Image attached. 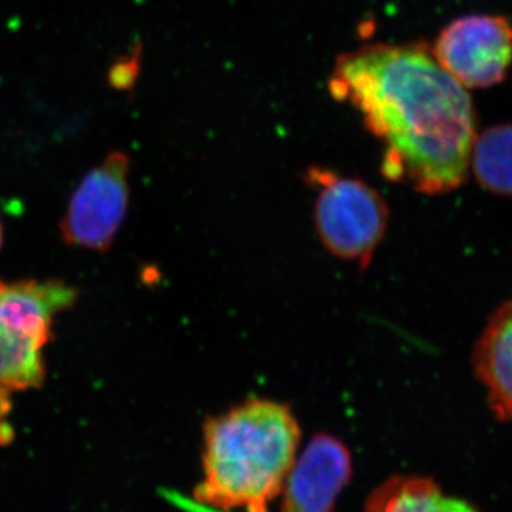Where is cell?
Listing matches in <instances>:
<instances>
[{
  "label": "cell",
  "mask_w": 512,
  "mask_h": 512,
  "mask_svg": "<svg viewBox=\"0 0 512 512\" xmlns=\"http://www.w3.org/2000/svg\"><path fill=\"white\" fill-rule=\"evenodd\" d=\"M478 379L495 416L512 423V301L491 316L474 352Z\"/></svg>",
  "instance_id": "obj_8"
},
{
  "label": "cell",
  "mask_w": 512,
  "mask_h": 512,
  "mask_svg": "<svg viewBox=\"0 0 512 512\" xmlns=\"http://www.w3.org/2000/svg\"><path fill=\"white\" fill-rule=\"evenodd\" d=\"M130 158L111 151L99 167L84 175L60 221V234L70 247L107 251L126 220L130 202Z\"/></svg>",
  "instance_id": "obj_5"
},
{
  "label": "cell",
  "mask_w": 512,
  "mask_h": 512,
  "mask_svg": "<svg viewBox=\"0 0 512 512\" xmlns=\"http://www.w3.org/2000/svg\"><path fill=\"white\" fill-rule=\"evenodd\" d=\"M352 471L349 448L330 434H316L286 476L281 512H333Z\"/></svg>",
  "instance_id": "obj_7"
},
{
  "label": "cell",
  "mask_w": 512,
  "mask_h": 512,
  "mask_svg": "<svg viewBox=\"0 0 512 512\" xmlns=\"http://www.w3.org/2000/svg\"><path fill=\"white\" fill-rule=\"evenodd\" d=\"M76 288L59 279L8 282L0 279V399L45 382L43 350L53 319L72 308Z\"/></svg>",
  "instance_id": "obj_3"
},
{
  "label": "cell",
  "mask_w": 512,
  "mask_h": 512,
  "mask_svg": "<svg viewBox=\"0 0 512 512\" xmlns=\"http://www.w3.org/2000/svg\"><path fill=\"white\" fill-rule=\"evenodd\" d=\"M141 60H143V45L140 42L134 46L130 55L114 60L107 72V82L111 89L116 92H131L140 76Z\"/></svg>",
  "instance_id": "obj_11"
},
{
  "label": "cell",
  "mask_w": 512,
  "mask_h": 512,
  "mask_svg": "<svg viewBox=\"0 0 512 512\" xmlns=\"http://www.w3.org/2000/svg\"><path fill=\"white\" fill-rule=\"evenodd\" d=\"M329 90L382 141L387 180L427 195L466 181L477 138L473 100L423 43H376L345 53Z\"/></svg>",
  "instance_id": "obj_1"
},
{
  "label": "cell",
  "mask_w": 512,
  "mask_h": 512,
  "mask_svg": "<svg viewBox=\"0 0 512 512\" xmlns=\"http://www.w3.org/2000/svg\"><path fill=\"white\" fill-rule=\"evenodd\" d=\"M306 183L315 191V227L330 254L366 268L389 225L387 202L372 185L313 167Z\"/></svg>",
  "instance_id": "obj_4"
},
{
  "label": "cell",
  "mask_w": 512,
  "mask_h": 512,
  "mask_svg": "<svg viewBox=\"0 0 512 512\" xmlns=\"http://www.w3.org/2000/svg\"><path fill=\"white\" fill-rule=\"evenodd\" d=\"M365 512H477L466 501L448 497L436 481L397 476L384 481L367 498Z\"/></svg>",
  "instance_id": "obj_9"
},
{
  "label": "cell",
  "mask_w": 512,
  "mask_h": 512,
  "mask_svg": "<svg viewBox=\"0 0 512 512\" xmlns=\"http://www.w3.org/2000/svg\"><path fill=\"white\" fill-rule=\"evenodd\" d=\"M470 167L485 190L512 195V124H498L477 136Z\"/></svg>",
  "instance_id": "obj_10"
},
{
  "label": "cell",
  "mask_w": 512,
  "mask_h": 512,
  "mask_svg": "<svg viewBox=\"0 0 512 512\" xmlns=\"http://www.w3.org/2000/svg\"><path fill=\"white\" fill-rule=\"evenodd\" d=\"M431 53L466 89L504 82L512 64V25L500 15H466L448 23Z\"/></svg>",
  "instance_id": "obj_6"
},
{
  "label": "cell",
  "mask_w": 512,
  "mask_h": 512,
  "mask_svg": "<svg viewBox=\"0 0 512 512\" xmlns=\"http://www.w3.org/2000/svg\"><path fill=\"white\" fill-rule=\"evenodd\" d=\"M301 426L288 404L249 399L204 423L201 503L222 511L268 512L298 456Z\"/></svg>",
  "instance_id": "obj_2"
},
{
  "label": "cell",
  "mask_w": 512,
  "mask_h": 512,
  "mask_svg": "<svg viewBox=\"0 0 512 512\" xmlns=\"http://www.w3.org/2000/svg\"><path fill=\"white\" fill-rule=\"evenodd\" d=\"M2 244H3V227H2V222H0V248H2Z\"/></svg>",
  "instance_id": "obj_12"
}]
</instances>
